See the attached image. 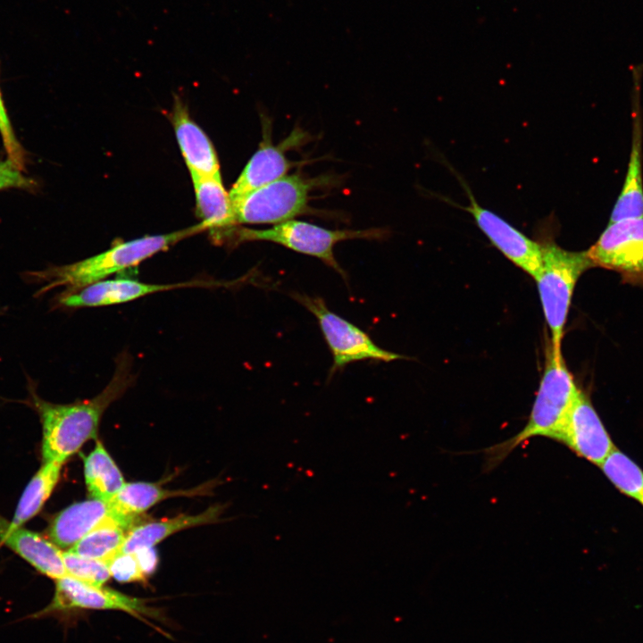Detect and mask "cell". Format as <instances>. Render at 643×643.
<instances>
[{
    "mask_svg": "<svg viewBox=\"0 0 643 643\" xmlns=\"http://www.w3.org/2000/svg\"><path fill=\"white\" fill-rule=\"evenodd\" d=\"M134 379L130 357L123 353L116 360L111 380L98 395L71 404H54L38 396L35 381L27 375V402L42 425L43 462L64 463L87 441L96 438L103 413L127 391Z\"/></svg>",
    "mask_w": 643,
    "mask_h": 643,
    "instance_id": "cell-1",
    "label": "cell"
},
{
    "mask_svg": "<svg viewBox=\"0 0 643 643\" xmlns=\"http://www.w3.org/2000/svg\"><path fill=\"white\" fill-rule=\"evenodd\" d=\"M205 230H207L206 227L200 222L166 234L147 235L121 241L107 250L72 263L49 265L43 270L24 271L21 278L28 284L40 286L35 292V297L42 296L59 287L65 288L63 292H73L136 267L182 239Z\"/></svg>",
    "mask_w": 643,
    "mask_h": 643,
    "instance_id": "cell-2",
    "label": "cell"
},
{
    "mask_svg": "<svg viewBox=\"0 0 643 643\" xmlns=\"http://www.w3.org/2000/svg\"><path fill=\"white\" fill-rule=\"evenodd\" d=\"M561 350L550 342L545 347V365L529 420L521 431L486 450L489 465L499 463L515 447L535 437L557 441L567 415L580 392Z\"/></svg>",
    "mask_w": 643,
    "mask_h": 643,
    "instance_id": "cell-3",
    "label": "cell"
},
{
    "mask_svg": "<svg viewBox=\"0 0 643 643\" xmlns=\"http://www.w3.org/2000/svg\"><path fill=\"white\" fill-rule=\"evenodd\" d=\"M386 234V230L382 229L329 230L305 221L290 220L266 230L235 226L219 233L213 239L234 245L248 241L276 243L295 252L320 259L346 280V272L334 256V246L338 242L348 239H381Z\"/></svg>",
    "mask_w": 643,
    "mask_h": 643,
    "instance_id": "cell-4",
    "label": "cell"
},
{
    "mask_svg": "<svg viewBox=\"0 0 643 643\" xmlns=\"http://www.w3.org/2000/svg\"><path fill=\"white\" fill-rule=\"evenodd\" d=\"M540 244L542 261L534 280L551 333V344L555 350H561L564 330L576 283L594 264L587 250L569 251L551 240Z\"/></svg>",
    "mask_w": 643,
    "mask_h": 643,
    "instance_id": "cell-5",
    "label": "cell"
},
{
    "mask_svg": "<svg viewBox=\"0 0 643 643\" xmlns=\"http://www.w3.org/2000/svg\"><path fill=\"white\" fill-rule=\"evenodd\" d=\"M315 180L286 175L233 202L237 223L279 224L309 212V193Z\"/></svg>",
    "mask_w": 643,
    "mask_h": 643,
    "instance_id": "cell-6",
    "label": "cell"
},
{
    "mask_svg": "<svg viewBox=\"0 0 643 643\" xmlns=\"http://www.w3.org/2000/svg\"><path fill=\"white\" fill-rule=\"evenodd\" d=\"M292 297L312 313L333 356L330 372L362 360L391 362L405 356L385 350L357 326L330 311L320 296L293 293Z\"/></svg>",
    "mask_w": 643,
    "mask_h": 643,
    "instance_id": "cell-7",
    "label": "cell"
},
{
    "mask_svg": "<svg viewBox=\"0 0 643 643\" xmlns=\"http://www.w3.org/2000/svg\"><path fill=\"white\" fill-rule=\"evenodd\" d=\"M587 253L594 266L614 271L643 284V217L609 222Z\"/></svg>",
    "mask_w": 643,
    "mask_h": 643,
    "instance_id": "cell-8",
    "label": "cell"
},
{
    "mask_svg": "<svg viewBox=\"0 0 643 643\" xmlns=\"http://www.w3.org/2000/svg\"><path fill=\"white\" fill-rule=\"evenodd\" d=\"M72 609L119 610L146 623V617L158 616L157 612L141 598L95 586L68 574L55 580L52 601L33 616L42 617Z\"/></svg>",
    "mask_w": 643,
    "mask_h": 643,
    "instance_id": "cell-9",
    "label": "cell"
},
{
    "mask_svg": "<svg viewBox=\"0 0 643 643\" xmlns=\"http://www.w3.org/2000/svg\"><path fill=\"white\" fill-rule=\"evenodd\" d=\"M456 177L468 196L469 205L463 206L448 198H441L449 205L468 212L491 244L513 263L534 279L541 265V244L525 236L494 212L482 207L476 201L465 180L458 174Z\"/></svg>",
    "mask_w": 643,
    "mask_h": 643,
    "instance_id": "cell-10",
    "label": "cell"
},
{
    "mask_svg": "<svg viewBox=\"0 0 643 643\" xmlns=\"http://www.w3.org/2000/svg\"><path fill=\"white\" fill-rule=\"evenodd\" d=\"M208 285H213V283L194 280L172 284H154L133 279H106L73 292H61L53 299V306L65 309L106 306L124 304L156 292Z\"/></svg>",
    "mask_w": 643,
    "mask_h": 643,
    "instance_id": "cell-11",
    "label": "cell"
},
{
    "mask_svg": "<svg viewBox=\"0 0 643 643\" xmlns=\"http://www.w3.org/2000/svg\"><path fill=\"white\" fill-rule=\"evenodd\" d=\"M557 441L598 466L616 448L589 397L581 390L567 415Z\"/></svg>",
    "mask_w": 643,
    "mask_h": 643,
    "instance_id": "cell-12",
    "label": "cell"
},
{
    "mask_svg": "<svg viewBox=\"0 0 643 643\" xmlns=\"http://www.w3.org/2000/svg\"><path fill=\"white\" fill-rule=\"evenodd\" d=\"M111 520L129 530L144 522L140 516L123 517L118 514L110 502L91 498L75 503L58 513L47 528V539L61 549H70L95 528Z\"/></svg>",
    "mask_w": 643,
    "mask_h": 643,
    "instance_id": "cell-13",
    "label": "cell"
},
{
    "mask_svg": "<svg viewBox=\"0 0 643 643\" xmlns=\"http://www.w3.org/2000/svg\"><path fill=\"white\" fill-rule=\"evenodd\" d=\"M270 138V137H269ZM263 137L258 150L252 155L242 172L229 191L232 203L250 193L286 176L294 165L286 152L305 141L306 134L296 129L279 145Z\"/></svg>",
    "mask_w": 643,
    "mask_h": 643,
    "instance_id": "cell-14",
    "label": "cell"
},
{
    "mask_svg": "<svg viewBox=\"0 0 643 643\" xmlns=\"http://www.w3.org/2000/svg\"><path fill=\"white\" fill-rule=\"evenodd\" d=\"M0 543L16 553L41 574L58 580L67 572L63 551L41 534L15 526L0 515Z\"/></svg>",
    "mask_w": 643,
    "mask_h": 643,
    "instance_id": "cell-15",
    "label": "cell"
},
{
    "mask_svg": "<svg viewBox=\"0 0 643 643\" xmlns=\"http://www.w3.org/2000/svg\"><path fill=\"white\" fill-rule=\"evenodd\" d=\"M171 121L190 176H221L220 163L213 142L191 119L180 99L174 102Z\"/></svg>",
    "mask_w": 643,
    "mask_h": 643,
    "instance_id": "cell-16",
    "label": "cell"
},
{
    "mask_svg": "<svg viewBox=\"0 0 643 643\" xmlns=\"http://www.w3.org/2000/svg\"><path fill=\"white\" fill-rule=\"evenodd\" d=\"M191 180L197 215L213 237L237 226L232 201L221 176H191Z\"/></svg>",
    "mask_w": 643,
    "mask_h": 643,
    "instance_id": "cell-17",
    "label": "cell"
},
{
    "mask_svg": "<svg viewBox=\"0 0 643 643\" xmlns=\"http://www.w3.org/2000/svg\"><path fill=\"white\" fill-rule=\"evenodd\" d=\"M227 506V504H218L196 515L180 514L170 519L144 522L129 531L120 553L151 547L181 530L217 522Z\"/></svg>",
    "mask_w": 643,
    "mask_h": 643,
    "instance_id": "cell-18",
    "label": "cell"
},
{
    "mask_svg": "<svg viewBox=\"0 0 643 643\" xmlns=\"http://www.w3.org/2000/svg\"><path fill=\"white\" fill-rule=\"evenodd\" d=\"M221 481L212 480L192 489L171 490L155 483H125L121 491L109 501L113 509L121 516L136 517L141 515L155 504L174 497H194L208 494Z\"/></svg>",
    "mask_w": 643,
    "mask_h": 643,
    "instance_id": "cell-19",
    "label": "cell"
},
{
    "mask_svg": "<svg viewBox=\"0 0 643 643\" xmlns=\"http://www.w3.org/2000/svg\"><path fill=\"white\" fill-rule=\"evenodd\" d=\"M641 131L635 115L631 149L625 180L611 213L610 221L643 217Z\"/></svg>",
    "mask_w": 643,
    "mask_h": 643,
    "instance_id": "cell-20",
    "label": "cell"
},
{
    "mask_svg": "<svg viewBox=\"0 0 643 643\" xmlns=\"http://www.w3.org/2000/svg\"><path fill=\"white\" fill-rule=\"evenodd\" d=\"M84 475L91 497L106 502L111 501L126 483L120 469L99 441L84 459Z\"/></svg>",
    "mask_w": 643,
    "mask_h": 643,
    "instance_id": "cell-21",
    "label": "cell"
},
{
    "mask_svg": "<svg viewBox=\"0 0 643 643\" xmlns=\"http://www.w3.org/2000/svg\"><path fill=\"white\" fill-rule=\"evenodd\" d=\"M63 465L59 462H43L21 497L12 524L22 526L41 511L60 479Z\"/></svg>",
    "mask_w": 643,
    "mask_h": 643,
    "instance_id": "cell-22",
    "label": "cell"
},
{
    "mask_svg": "<svg viewBox=\"0 0 643 643\" xmlns=\"http://www.w3.org/2000/svg\"><path fill=\"white\" fill-rule=\"evenodd\" d=\"M129 530L114 520L107 521L69 550L84 557L107 562L120 553Z\"/></svg>",
    "mask_w": 643,
    "mask_h": 643,
    "instance_id": "cell-23",
    "label": "cell"
},
{
    "mask_svg": "<svg viewBox=\"0 0 643 643\" xmlns=\"http://www.w3.org/2000/svg\"><path fill=\"white\" fill-rule=\"evenodd\" d=\"M599 467L617 489L643 506V470L630 456L615 448Z\"/></svg>",
    "mask_w": 643,
    "mask_h": 643,
    "instance_id": "cell-24",
    "label": "cell"
},
{
    "mask_svg": "<svg viewBox=\"0 0 643 643\" xmlns=\"http://www.w3.org/2000/svg\"><path fill=\"white\" fill-rule=\"evenodd\" d=\"M63 561L68 575L95 586H103L111 573L107 563L79 555L70 550L63 551Z\"/></svg>",
    "mask_w": 643,
    "mask_h": 643,
    "instance_id": "cell-25",
    "label": "cell"
},
{
    "mask_svg": "<svg viewBox=\"0 0 643 643\" xmlns=\"http://www.w3.org/2000/svg\"><path fill=\"white\" fill-rule=\"evenodd\" d=\"M106 563L111 577L120 582L142 581L146 579L134 552L118 553Z\"/></svg>",
    "mask_w": 643,
    "mask_h": 643,
    "instance_id": "cell-26",
    "label": "cell"
},
{
    "mask_svg": "<svg viewBox=\"0 0 643 643\" xmlns=\"http://www.w3.org/2000/svg\"><path fill=\"white\" fill-rule=\"evenodd\" d=\"M0 135L4 146L8 159L20 169L24 168V154L22 147L18 141L6 111L0 89Z\"/></svg>",
    "mask_w": 643,
    "mask_h": 643,
    "instance_id": "cell-27",
    "label": "cell"
},
{
    "mask_svg": "<svg viewBox=\"0 0 643 643\" xmlns=\"http://www.w3.org/2000/svg\"><path fill=\"white\" fill-rule=\"evenodd\" d=\"M36 187L35 181L22 173L11 160L0 162V190L6 188L31 189Z\"/></svg>",
    "mask_w": 643,
    "mask_h": 643,
    "instance_id": "cell-28",
    "label": "cell"
},
{
    "mask_svg": "<svg viewBox=\"0 0 643 643\" xmlns=\"http://www.w3.org/2000/svg\"><path fill=\"white\" fill-rule=\"evenodd\" d=\"M134 553L146 578L151 575L155 571L158 563L157 553L154 547H143Z\"/></svg>",
    "mask_w": 643,
    "mask_h": 643,
    "instance_id": "cell-29",
    "label": "cell"
}]
</instances>
